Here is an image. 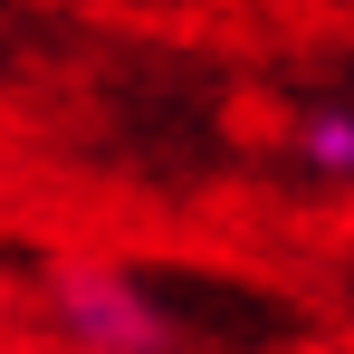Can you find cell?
Returning a JSON list of instances; mask_svg holds the SVG:
<instances>
[{"label": "cell", "mask_w": 354, "mask_h": 354, "mask_svg": "<svg viewBox=\"0 0 354 354\" xmlns=\"http://www.w3.org/2000/svg\"><path fill=\"white\" fill-rule=\"evenodd\" d=\"M48 306H58V326L86 354H173V316L134 288L124 268H58Z\"/></svg>", "instance_id": "obj_1"}, {"label": "cell", "mask_w": 354, "mask_h": 354, "mask_svg": "<svg viewBox=\"0 0 354 354\" xmlns=\"http://www.w3.org/2000/svg\"><path fill=\"white\" fill-rule=\"evenodd\" d=\"M297 163H316V173H354V115H345V106H316V115L297 124Z\"/></svg>", "instance_id": "obj_2"}]
</instances>
